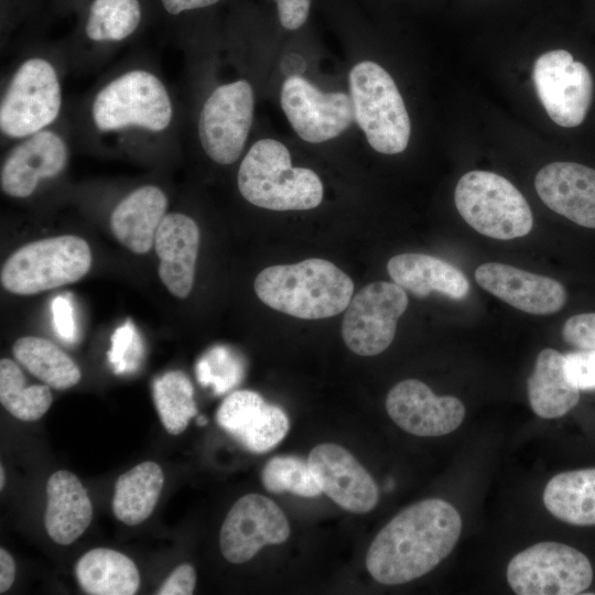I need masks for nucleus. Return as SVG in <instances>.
Masks as SVG:
<instances>
[{"instance_id": "obj_1", "label": "nucleus", "mask_w": 595, "mask_h": 595, "mask_svg": "<svg viewBox=\"0 0 595 595\" xmlns=\"http://www.w3.org/2000/svg\"><path fill=\"white\" fill-rule=\"evenodd\" d=\"M461 531L462 518L450 502L440 498L418 501L378 532L367 551L366 567L380 584L413 581L452 552Z\"/></svg>"}, {"instance_id": "obj_2", "label": "nucleus", "mask_w": 595, "mask_h": 595, "mask_svg": "<svg viewBox=\"0 0 595 595\" xmlns=\"http://www.w3.org/2000/svg\"><path fill=\"white\" fill-rule=\"evenodd\" d=\"M253 288L271 309L299 318L320 320L346 310L354 282L331 261L313 258L268 267L256 277Z\"/></svg>"}, {"instance_id": "obj_3", "label": "nucleus", "mask_w": 595, "mask_h": 595, "mask_svg": "<svg viewBox=\"0 0 595 595\" xmlns=\"http://www.w3.org/2000/svg\"><path fill=\"white\" fill-rule=\"evenodd\" d=\"M237 183L246 201L271 210L312 209L323 199L318 175L306 167H293L286 147L273 139L251 145L239 166Z\"/></svg>"}, {"instance_id": "obj_4", "label": "nucleus", "mask_w": 595, "mask_h": 595, "mask_svg": "<svg viewBox=\"0 0 595 595\" xmlns=\"http://www.w3.org/2000/svg\"><path fill=\"white\" fill-rule=\"evenodd\" d=\"M173 117V101L165 84L145 68H132L111 78L96 93L90 106L93 125L100 133H161Z\"/></svg>"}, {"instance_id": "obj_5", "label": "nucleus", "mask_w": 595, "mask_h": 595, "mask_svg": "<svg viewBox=\"0 0 595 595\" xmlns=\"http://www.w3.org/2000/svg\"><path fill=\"white\" fill-rule=\"evenodd\" d=\"M348 79L355 119L371 148L383 154L404 151L410 118L389 73L375 62L363 61L351 68Z\"/></svg>"}, {"instance_id": "obj_6", "label": "nucleus", "mask_w": 595, "mask_h": 595, "mask_svg": "<svg viewBox=\"0 0 595 595\" xmlns=\"http://www.w3.org/2000/svg\"><path fill=\"white\" fill-rule=\"evenodd\" d=\"M454 199L463 219L479 234L500 240L528 235L533 215L524 196L504 176L488 171L464 174Z\"/></svg>"}, {"instance_id": "obj_7", "label": "nucleus", "mask_w": 595, "mask_h": 595, "mask_svg": "<svg viewBox=\"0 0 595 595\" xmlns=\"http://www.w3.org/2000/svg\"><path fill=\"white\" fill-rule=\"evenodd\" d=\"M91 267V251L80 237L63 235L30 242L14 251L1 269L2 286L31 295L82 279Z\"/></svg>"}, {"instance_id": "obj_8", "label": "nucleus", "mask_w": 595, "mask_h": 595, "mask_svg": "<svg viewBox=\"0 0 595 595\" xmlns=\"http://www.w3.org/2000/svg\"><path fill=\"white\" fill-rule=\"evenodd\" d=\"M62 104V85L53 63L42 56L24 60L1 96V134L20 140L48 129L58 118Z\"/></svg>"}, {"instance_id": "obj_9", "label": "nucleus", "mask_w": 595, "mask_h": 595, "mask_svg": "<svg viewBox=\"0 0 595 595\" xmlns=\"http://www.w3.org/2000/svg\"><path fill=\"white\" fill-rule=\"evenodd\" d=\"M593 580L591 562L573 547L540 542L516 554L507 566V581L519 595H575Z\"/></svg>"}, {"instance_id": "obj_10", "label": "nucleus", "mask_w": 595, "mask_h": 595, "mask_svg": "<svg viewBox=\"0 0 595 595\" xmlns=\"http://www.w3.org/2000/svg\"><path fill=\"white\" fill-rule=\"evenodd\" d=\"M255 108L251 85L238 79L216 87L205 100L197 132L207 156L218 164L235 163L247 142Z\"/></svg>"}, {"instance_id": "obj_11", "label": "nucleus", "mask_w": 595, "mask_h": 595, "mask_svg": "<svg viewBox=\"0 0 595 595\" xmlns=\"http://www.w3.org/2000/svg\"><path fill=\"white\" fill-rule=\"evenodd\" d=\"M408 306V296L398 284L378 281L351 298L342 325L346 346L359 356H375L393 340L397 322Z\"/></svg>"}, {"instance_id": "obj_12", "label": "nucleus", "mask_w": 595, "mask_h": 595, "mask_svg": "<svg viewBox=\"0 0 595 595\" xmlns=\"http://www.w3.org/2000/svg\"><path fill=\"white\" fill-rule=\"evenodd\" d=\"M537 95L549 117L559 126H580L593 98V78L588 68L565 50L540 55L533 66Z\"/></svg>"}, {"instance_id": "obj_13", "label": "nucleus", "mask_w": 595, "mask_h": 595, "mask_svg": "<svg viewBox=\"0 0 595 595\" xmlns=\"http://www.w3.org/2000/svg\"><path fill=\"white\" fill-rule=\"evenodd\" d=\"M290 536L284 512L268 497L248 494L228 511L219 533L224 558L235 564L252 559L267 544H281Z\"/></svg>"}, {"instance_id": "obj_14", "label": "nucleus", "mask_w": 595, "mask_h": 595, "mask_svg": "<svg viewBox=\"0 0 595 595\" xmlns=\"http://www.w3.org/2000/svg\"><path fill=\"white\" fill-rule=\"evenodd\" d=\"M280 99L293 130L311 143L339 136L355 119L353 101L347 94L323 93L296 75L284 80Z\"/></svg>"}, {"instance_id": "obj_15", "label": "nucleus", "mask_w": 595, "mask_h": 595, "mask_svg": "<svg viewBox=\"0 0 595 595\" xmlns=\"http://www.w3.org/2000/svg\"><path fill=\"white\" fill-rule=\"evenodd\" d=\"M386 410L391 420L416 436H442L456 430L465 418L463 402L439 397L422 381L405 379L388 392Z\"/></svg>"}, {"instance_id": "obj_16", "label": "nucleus", "mask_w": 595, "mask_h": 595, "mask_svg": "<svg viewBox=\"0 0 595 595\" xmlns=\"http://www.w3.org/2000/svg\"><path fill=\"white\" fill-rule=\"evenodd\" d=\"M68 155L65 139L50 128L20 139L2 162V192L14 198L29 197L42 181L54 178L65 170Z\"/></svg>"}, {"instance_id": "obj_17", "label": "nucleus", "mask_w": 595, "mask_h": 595, "mask_svg": "<svg viewBox=\"0 0 595 595\" xmlns=\"http://www.w3.org/2000/svg\"><path fill=\"white\" fill-rule=\"evenodd\" d=\"M307 462L322 494L353 513L371 511L379 499L376 482L365 467L344 447L322 443L310 452Z\"/></svg>"}, {"instance_id": "obj_18", "label": "nucleus", "mask_w": 595, "mask_h": 595, "mask_svg": "<svg viewBox=\"0 0 595 595\" xmlns=\"http://www.w3.org/2000/svg\"><path fill=\"white\" fill-rule=\"evenodd\" d=\"M218 425L247 451L261 454L275 447L290 429L285 412L257 392L230 393L216 412Z\"/></svg>"}, {"instance_id": "obj_19", "label": "nucleus", "mask_w": 595, "mask_h": 595, "mask_svg": "<svg viewBox=\"0 0 595 595\" xmlns=\"http://www.w3.org/2000/svg\"><path fill=\"white\" fill-rule=\"evenodd\" d=\"M475 280L484 290L529 314H553L566 303L565 288L559 281L509 264L483 263L475 271Z\"/></svg>"}, {"instance_id": "obj_20", "label": "nucleus", "mask_w": 595, "mask_h": 595, "mask_svg": "<svg viewBox=\"0 0 595 595\" xmlns=\"http://www.w3.org/2000/svg\"><path fill=\"white\" fill-rule=\"evenodd\" d=\"M536 191L553 212L595 228V170L575 162H553L536 175Z\"/></svg>"}, {"instance_id": "obj_21", "label": "nucleus", "mask_w": 595, "mask_h": 595, "mask_svg": "<svg viewBox=\"0 0 595 595\" xmlns=\"http://www.w3.org/2000/svg\"><path fill=\"white\" fill-rule=\"evenodd\" d=\"M198 248L195 220L182 213L166 214L156 230L154 249L160 279L176 298L185 299L193 288Z\"/></svg>"}, {"instance_id": "obj_22", "label": "nucleus", "mask_w": 595, "mask_h": 595, "mask_svg": "<svg viewBox=\"0 0 595 595\" xmlns=\"http://www.w3.org/2000/svg\"><path fill=\"white\" fill-rule=\"evenodd\" d=\"M166 208L167 197L160 187L140 186L123 197L112 210L111 231L130 251L147 253L154 245Z\"/></svg>"}, {"instance_id": "obj_23", "label": "nucleus", "mask_w": 595, "mask_h": 595, "mask_svg": "<svg viewBox=\"0 0 595 595\" xmlns=\"http://www.w3.org/2000/svg\"><path fill=\"white\" fill-rule=\"evenodd\" d=\"M45 529L56 543L67 545L88 528L93 506L87 490L76 475L57 470L46 484Z\"/></svg>"}, {"instance_id": "obj_24", "label": "nucleus", "mask_w": 595, "mask_h": 595, "mask_svg": "<svg viewBox=\"0 0 595 595\" xmlns=\"http://www.w3.org/2000/svg\"><path fill=\"white\" fill-rule=\"evenodd\" d=\"M387 270L396 284L419 298L439 292L462 300L469 292L465 274L453 264L423 253H401L392 257Z\"/></svg>"}, {"instance_id": "obj_25", "label": "nucleus", "mask_w": 595, "mask_h": 595, "mask_svg": "<svg viewBox=\"0 0 595 595\" xmlns=\"http://www.w3.org/2000/svg\"><path fill=\"white\" fill-rule=\"evenodd\" d=\"M527 385L530 405L543 419L566 414L580 400V389L566 374L565 356L552 348L540 351Z\"/></svg>"}, {"instance_id": "obj_26", "label": "nucleus", "mask_w": 595, "mask_h": 595, "mask_svg": "<svg viewBox=\"0 0 595 595\" xmlns=\"http://www.w3.org/2000/svg\"><path fill=\"white\" fill-rule=\"evenodd\" d=\"M75 576L90 595H132L140 586L134 562L107 548L91 549L83 554L75 565Z\"/></svg>"}, {"instance_id": "obj_27", "label": "nucleus", "mask_w": 595, "mask_h": 595, "mask_svg": "<svg viewBox=\"0 0 595 595\" xmlns=\"http://www.w3.org/2000/svg\"><path fill=\"white\" fill-rule=\"evenodd\" d=\"M545 508L575 526L595 524V468L564 472L552 477L543 491Z\"/></svg>"}, {"instance_id": "obj_28", "label": "nucleus", "mask_w": 595, "mask_h": 595, "mask_svg": "<svg viewBox=\"0 0 595 595\" xmlns=\"http://www.w3.org/2000/svg\"><path fill=\"white\" fill-rule=\"evenodd\" d=\"M164 476L151 461L142 462L121 474L115 485L112 511L118 520L137 526L149 518L161 495Z\"/></svg>"}, {"instance_id": "obj_29", "label": "nucleus", "mask_w": 595, "mask_h": 595, "mask_svg": "<svg viewBox=\"0 0 595 595\" xmlns=\"http://www.w3.org/2000/svg\"><path fill=\"white\" fill-rule=\"evenodd\" d=\"M12 351L33 376L54 389L65 390L80 380V370L73 359L45 338L21 337L14 343Z\"/></svg>"}, {"instance_id": "obj_30", "label": "nucleus", "mask_w": 595, "mask_h": 595, "mask_svg": "<svg viewBox=\"0 0 595 595\" xmlns=\"http://www.w3.org/2000/svg\"><path fill=\"white\" fill-rule=\"evenodd\" d=\"M52 401L50 386L28 387L20 367L13 360H0V402L10 414L21 421H35L45 414Z\"/></svg>"}, {"instance_id": "obj_31", "label": "nucleus", "mask_w": 595, "mask_h": 595, "mask_svg": "<svg viewBox=\"0 0 595 595\" xmlns=\"http://www.w3.org/2000/svg\"><path fill=\"white\" fill-rule=\"evenodd\" d=\"M139 0H93L85 24L86 36L96 43H118L131 36L141 21Z\"/></svg>"}, {"instance_id": "obj_32", "label": "nucleus", "mask_w": 595, "mask_h": 595, "mask_svg": "<svg viewBox=\"0 0 595 595\" xmlns=\"http://www.w3.org/2000/svg\"><path fill=\"white\" fill-rule=\"evenodd\" d=\"M153 401L165 430L181 434L197 414L194 389L188 377L180 371H167L153 382Z\"/></svg>"}, {"instance_id": "obj_33", "label": "nucleus", "mask_w": 595, "mask_h": 595, "mask_svg": "<svg viewBox=\"0 0 595 595\" xmlns=\"http://www.w3.org/2000/svg\"><path fill=\"white\" fill-rule=\"evenodd\" d=\"M261 482L273 494L290 493L306 498L322 494L307 458L298 456L282 455L269 459L261 472Z\"/></svg>"}, {"instance_id": "obj_34", "label": "nucleus", "mask_w": 595, "mask_h": 595, "mask_svg": "<svg viewBox=\"0 0 595 595\" xmlns=\"http://www.w3.org/2000/svg\"><path fill=\"white\" fill-rule=\"evenodd\" d=\"M196 374L203 386L212 385L215 392L220 394L239 382L242 368L226 348L217 347L198 361Z\"/></svg>"}, {"instance_id": "obj_35", "label": "nucleus", "mask_w": 595, "mask_h": 595, "mask_svg": "<svg viewBox=\"0 0 595 595\" xmlns=\"http://www.w3.org/2000/svg\"><path fill=\"white\" fill-rule=\"evenodd\" d=\"M142 347L134 326L126 322L111 336V348L108 351L109 361L116 374H122L134 368Z\"/></svg>"}, {"instance_id": "obj_36", "label": "nucleus", "mask_w": 595, "mask_h": 595, "mask_svg": "<svg viewBox=\"0 0 595 595\" xmlns=\"http://www.w3.org/2000/svg\"><path fill=\"white\" fill-rule=\"evenodd\" d=\"M562 337L580 350L595 349V312L567 318L562 327Z\"/></svg>"}, {"instance_id": "obj_37", "label": "nucleus", "mask_w": 595, "mask_h": 595, "mask_svg": "<svg viewBox=\"0 0 595 595\" xmlns=\"http://www.w3.org/2000/svg\"><path fill=\"white\" fill-rule=\"evenodd\" d=\"M565 369L580 390H595V349L565 355Z\"/></svg>"}, {"instance_id": "obj_38", "label": "nucleus", "mask_w": 595, "mask_h": 595, "mask_svg": "<svg viewBox=\"0 0 595 595\" xmlns=\"http://www.w3.org/2000/svg\"><path fill=\"white\" fill-rule=\"evenodd\" d=\"M56 334L65 342L73 343L76 337L74 307L67 295L56 296L51 304Z\"/></svg>"}, {"instance_id": "obj_39", "label": "nucleus", "mask_w": 595, "mask_h": 595, "mask_svg": "<svg viewBox=\"0 0 595 595\" xmlns=\"http://www.w3.org/2000/svg\"><path fill=\"white\" fill-rule=\"evenodd\" d=\"M196 585V572L191 564H181L162 583L159 595H191Z\"/></svg>"}, {"instance_id": "obj_40", "label": "nucleus", "mask_w": 595, "mask_h": 595, "mask_svg": "<svg viewBox=\"0 0 595 595\" xmlns=\"http://www.w3.org/2000/svg\"><path fill=\"white\" fill-rule=\"evenodd\" d=\"M279 19L286 30L301 28L307 19L311 0H274Z\"/></svg>"}, {"instance_id": "obj_41", "label": "nucleus", "mask_w": 595, "mask_h": 595, "mask_svg": "<svg viewBox=\"0 0 595 595\" xmlns=\"http://www.w3.org/2000/svg\"><path fill=\"white\" fill-rule=\"evenodd\" d=\"M15 575V564L11 554L0 549V593L7 592L13 584Z\"/></svg>"}, {"instance_id": "obj_42", "label": "nucleus", "mask_w": 595, "mask_h": 595, "mask_svg": "<svg viewBox=\"0 0 595 595\" xmlns=\"http://www.w3.org/2000/svg\"><path fill=\"white\" fill-rule=\"evenodd\" d=\"M219 0H161V3L170 14H180L187 10L201 9L213 6Z\"/></svg>"}, {"instance_id": "obj_43", "label": "nucleus", "mask_w": 595, "mask_h": 595, "mask_svg": "<svg viewBox=\"0 0 595 595\" xmlns=\"http://www.w3.org/2000/svg\"><path fill=\"white\" fill-rule=\"evenodd\" d=\"M4 482H6L4 468H3V466L1 465V466H0V489H3V487H4Z\"/></svg>"}, {"instance_id": "obj_44", "label": "nucleus", "mask_w": 595, "mask_h": 595, "mask_svg": "<svg viewBox=\"0 0 595 595\" xmlns=\"http://www.w3.org/2000/svg\"><path fill=\"white\" fill-rule=\"evenodd\" d=\"M206 423H207V420H206L205 416H203V415L198 416V419H197V424H198V425L203 426V425H205Z\"/></svg>"}]
</instances>
